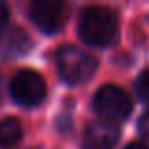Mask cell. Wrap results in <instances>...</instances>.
Wrapping results in <instances>:
<instances>
[{
  "label": "cell",
  "instance_id": "277c9868",
  "mask_svg": "<svg viewBox=\"0 0 149 149\" xmlns=\"http://www.w3.org/2000/svg\"><path fill=\"white\" fill-rule=\"evenodd\" d=\"M10 95L23 108H34L44 102L45 95H47V87H45L44 77L36 70L23 68L11 77Z\"/></svg>",
  "mask_w": 149,
  "mask_h": 149
},
{
  "label": "cell",
  "instance_id": "8992f818",
  "mask_svg": "<svg viewBox=\"0 0 149 149\" xmlns=\"http://www.w3.org/2000/svg\"><path fill=\"white\" fill-rule=\"evenodd\" d=\"M119 140V125L109 121H95L83 132V149H113Z\"/></svg>",
  "mask_w": 149,
  "mask_h": 149
},
{
  "label": "cell",
  "instance_id": "7c38bea8",
  "mask_svg": "<svg viewBox=\"0 0 149 149\" xmlns=\"http://www.w3.org/2000/svg\"><path fill=\"white\" fill-rule=\"evenodd\" d=\"M125 149H149V146H146V143H142V142H132Z\"/></svg>",
  "mask_w": 149,
  "mask_h": 149
},
{
  "label": "cell",
  "instance_id": "4fadbf2b",
  "mask_svg": "<svg viewBox=\"0 0 149 149\" xmlns=\"http://www.w3.org/2000/svg\"><path fill=\"white\" fill-rule=\"evenodd\" d=\"M0 98H2V76H0Z\"/></svg>",
  "mask_w": 149,
  "mask_h": 149
},
{
  "label": "cell",
  "instance_id": "7a4b0ae2",
  "mask_svg": "<svg viewBox=\"0 0 149 149\" xmlns=\"http://www.w3.org/2000/svg\"><path fill=\"white\" fill-rule=\"evenodd\" d=\"M58 76L68 85H79L93 77L96 70V58L77 45H62L55 55Z\"/></svg>",
  "mask_w": 149,
  "mask_h": 149
},
{
  "label": "cell",
  "instance_id": "6da1fadb",
  "mask_svg": "<svg viewBox=\"0 0 149 149\" xmlns=\"http://www.w3.org/2000/svg\"><path fill=\"white\" fill-rule=\"evenodd\" d=\"M117 30H119L117 15L108 8L91 6L81 11L79 23H77V32L87 45L106 47L117 38Z\"/></svg>",
  "mask_w": 149,
  "mask_h": 149
},
{
  "label": "cell",
  "instance_id": "ba28073f",
  "mask_svg": "<svg viewBox=\"0 0 149 149\" xmlns=\"http://www.w3.org/2000/svg\"><path fill=\"white\" fill-rule=\"evenodd\" d=\"M23 128L15 117L0 119V147H11L21 140Z\"/></svg>",
  "mask_w": 149,
  "mask_h": 149
},
{
  "label": "cell",
  "instance_id": "52a82bcc",
  "mask_svg": "<svg viewBox=\"0 0 149 149\" xmlns=\"http://www.w3.org/2000/svg\"><path fill=\"white\" fill-rule=\"evenodd\" d=\"M30 47L32 40L21 26H10L0 30V57H21L29 53Z\"/></svg>",
  "mask_w": 149,
  "mask_h": 149
},
{
  "label": "cell",
  "instance_id": "30bf717a",
  "mask_svg": "<svg viewBox=\"0 0 149 149\" xmlns=\"http://www.w3.org/2000/svg\"><path fill=\"white\" fill-rule=\"evenodd\" d=\"M138 132L146 140H149V109L143 113L142 117H140V121H138Z\"/></svg>",
  "mask_w": 149,
  "mask_h": 149
},
{
  "label": "cell",
  "instance_id": "8fae6325",
  "mask_svg": "<svg viewBox=\"0 0 149 149\" xmlns=\"http://www.w3.org/2000/svg\"><path fill=\"white\" fill-rule=\"evenodd\" d=\"M8 19H10V8H8L6 2L0 0V29L8 23Z\"/></svg>",
  "mask_w": 149,
  "mask_h": 149
},
{
  "label": "cell",
  "instance_id": "5b68a950",
  "mask_svg": "<svg viewBox=\"0 0 149 149\" xmlns=\"http://www.w3.org/2000/svg\"><path fill=\"white\" fill-rule=\"evenodd\" d=\"M29 17L42 32L55 34L64 26L66 8L57 0H36L29 6Z\"/></svg>",
  "mask_w": 149,
  "mask_h": 149
},
{
  "label": "cell",
  "instance_id": "9c48e42d",
  "mask_svg": "<svg viewBox=\"0 0 149 149\" xmlns=\"http://www.w3.org/2000/svg\"><path fill=\"white\" fill-rule=\"evenodd\" d=\"M134 91H136V96L143 102V104L149 106V68L143 70L134 81Z\"/></svg>",
  "mask_w": 149,
  "mask_h": 149
},
{
  "label": "cell",
  "instance_id": "3957f363",
  "mask_svg": "<svg viewBox=\"0 0 149 149\" xmlns=\"http://www.w3.org/2000/svg\"><path fill=\"white\" fill-rule=\"evenodd\" d=\"M95 113L102 121L119 125L132 113V98L117 85H104L95 93L91 102Z\"/></svg>",
  "mask_w": 149,
  "mask_h": 149
}]
</instances>
